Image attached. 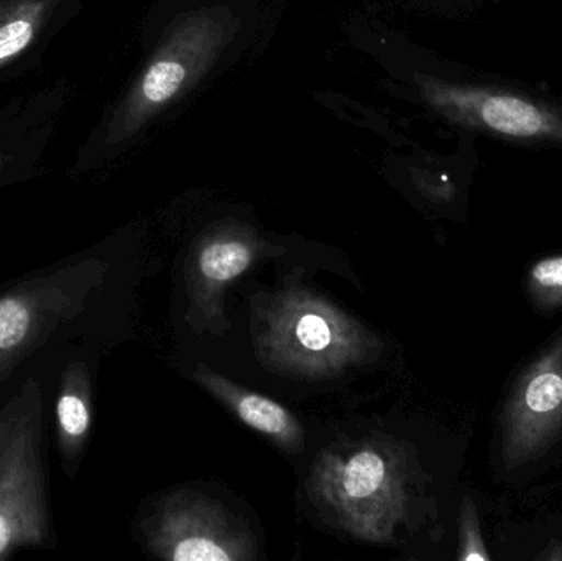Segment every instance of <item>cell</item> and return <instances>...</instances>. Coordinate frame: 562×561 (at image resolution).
<instances>
[{
	"mask_svg": "<svg viewBox=\"0 0 562 561\" xmlns=\"http://www.w3.org/2000/svg\"><path fill=\"white\" fill-rule=\"evenodd\" d=\"M42 408L40 384L30 379L0 412V559L48 537Z\"/></svg>",
	"mask_w": 562,
	"mask_h": 561,
	"instance_id": "cell-1",
	"label": "cell"
},
{
	"mask_svg": "<svg viewBox=\"0 0 562 561\" xmlns=\"http://www.w3.org/2000/svg\"><path fill=\"white\" fill-rule=\"evenodd\" d=\"M239 26L227 7H203L177 16L132 92L125 134L187 94L213 68Z\"/></svg>",
	"mask_w": 562,
	"mask_h": 561,
	"instance_id": "cell-2",
	"label": "cell"
},
{
	"mask_svg": "<svg viewBox=\"0 0 562 561\" xmlns=\"http://www.w3.org/2000/svg\"><path fill=\"white\" fill-rule=\"evenodd\" d=\"M422 98L452 124L528 145H562V109L541 99L416 75Z\"/></svg>",
	"mask_w": 562,
	"mask_h": 561,
	"instance_id": "cell-3",
	"label": "cell"
},
{
	"mask_svg": "<svg viewBox=\"0 0 562 561\" xmlns=\"http://www.w3.org/2000/svg\"><path fill=\"white\" fill-rule=\"evenodd\" d=\"M562 434V333L512 389L501 417V457L507 470L543 458Z\"/></svg>",
	"mask_w": 562,
	"mask_h": 561,
	"instance_id": "cell-4",
	"label": "cell"
},
{
	"mask_svg": "<svg viewBox=\"0 0 562 561\" xmlns=\"http://www.w3.org/2000/svg\"><path fill=\"white\" fill-rule=\"evenodd\" d=\"M356 323L321 300L293 295L273 316L267 349L273 361L304 374H329L357 359L363 349Z\"/></svg>",
	"mask_w": 562,
	"mask_h": 561,
	"instance_id": "cell-5",
	"label": "cell"
},
{
	"mask_svg": "<svg viewBox=\"0 0 562 561\" xmlns=\"http://www.w3.org/2000/svg\"><path fill=\"white\" fill-rule=\"evenodd\" d=\"M324 493L359 532L386 534L400 509V487L392 464L372 448L336 461L324 473Z\"/></svg>",
	"mask_w": 562,
	"mask_h": 561,
	"instance_id": "cell-6",
	"label": "cell"
},
{
	"mask_svg": "<svg viewBox=\"0 0 562 561\" xmlns=\"http://www.w3.org/2000/svg\"><path fill=\"white\" fill-rule=\"evenodd\" d=\"M71 269L58 270L0 296V379L56 325L71 318Z\"/></svg>",
	"mask_w": 562,
	"mask_h": 561,
	"instance_id": "cell-7",
	"label": "cell"
},
{
	"mask_svg": "<svg viewBox=\"0 0 562 561\" xmlns=\"http://www.w3.org/2000/svg\"><path fill=\"white\" fill-rule=\"evenodd\" d=\"M216 523L211 514L201 510L168 514L160 536L165 556L178 561L240 559L239 547L231 542Z\"/></svg>",
	"mask_w": 562,
	"mask_h": 561,
	"instance_id": "cell-8",
	"label": "cell"
},
{
	"mask_svg": "<svg viewBox=\"0 0 562 561\" xmlns=\"http://www.w3.org/2000/svg\"><path fill=\"white\" fill-rule=\"evenodd\" d=\"M207 388L224 399L249 427L276 438L283 445L301 444V428L277 402L236 388L221 378H204Z\"/></svg>",
	"mask_w": 562,
	"mask_h": 561,
	"instance_id": "cell-9",
	"label": "cell"
},
{
	"mask_svg": "<svg viewBox=\"0 0 562 561\" xmlns=\"http://www.w3.org/2000/svg\"><path fill=\"white\" fill-rule=\"evenodd\" d=\"M56 424L63 455L71 458L85 444L91 425L88 392L82 388L79 375L68 378L56 402Z\"/></svg>",
	"mask_w": 562,
	"mask_h": 561,
	"instance_id": "cell-10",
	"label": "cell"
},
{
	"mask_svg": "<svg viewBox=\"0 0 562 561\" xmlns=\"http://www.w3.org/2000/svg\"><path fill=\"white\" fill-rule=\"evenodd\" d=\"M252 262V250L240 240H216L204 247L200 270L210 282L224 283L243 276Z\"/></svg>",
	"mask_w": 562,
	"mask_h": 561,
	"instance_id": "cell-11",
	"label": "cell"
},
{
	"mask_svg": "<svg viewBox=\"0 0 562 561\" xmlns=\"http://www.w3.org/2000/svg\"><path fill=\"white\" fill-rule=\"evenodd\" d=\"M530 285L538 299L553 305L562 300V256L548 257L535 263L530 272Z\"/></svg>",
	"mask_w": 562,
	"mask_h": 561,
	"instance_id": "cell-12",
	"label": "cell"
},
{
	"mask_svg": "<svg viewBox=\"0 0 562 561\" xmlns=\"http://www.w3.org/2000/svg\"><path fill=\"white\" fill-rule=\"evenodd\" d=\"M462 552L459 559L464 561L491 560L487 550H485L484 540H482L481 529H479L477 513L474 504L465 503L462 510Z\"/></svg>",
	"mask_w": 562,
	"mask_h": 561,
	"instance_id": "cell-13",
	"label": "cell"
},
{
	"mask_svg": "<svg viewBox=\"0 0 562 561\" xmlns=\"http://www.w3.org/2000/svg\"><path fill=\"white\" fill-rule=\"evenodd\" d=\"M32 38V25L25 20H15L0 29V61L16 55Z\"/></svg>",
	"mask_w": 562,
	"mask_h": 561,
	"instance_id": "cell-14",
	"label": "cell"
}]
</instances>
